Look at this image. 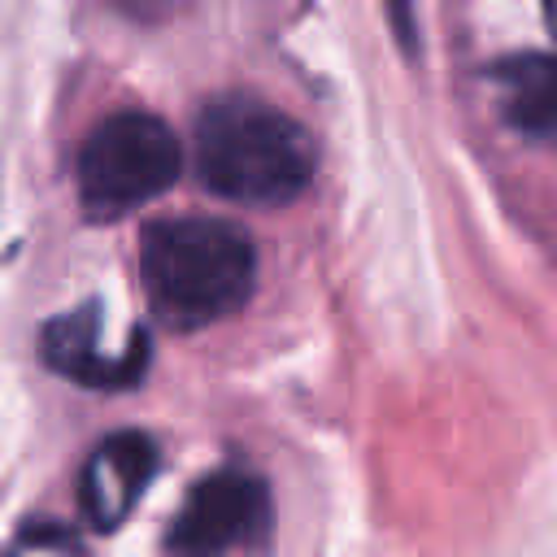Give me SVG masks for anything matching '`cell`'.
I'll use <instances>...</instances> for the list:
<instances>
[{
  "mask_svg": "<svg viewBox=\"0 0 557 557\" xmlns=\"http://www.w3.org/2000/svg\"><path fill=\"white\" fill-rule=\"evenodd\" d=\"M183 148L174 131L139 109L109 113L78 152V200L87 218H122L174 187Z\"/></svg>",
  "mask_w": 557,
  "mask_h": 557,
  "instance_id": "3957f363",
  "label": "cell"
},
{
  "mask_svg": "<svg viewBox=\"0 0 557 557\" xmlns=\"http://www.w3.org/2000/svg\"><path fill=\"white\" fill-rule=\"evenodd\" d=\"M196 170L231 205H287L313 178V144L296 117L261 96H213L196 117Z\"/></svg>",
  "mask_w": 557,
  "mask_h": 557,
  "instance_id": "6da1fadb",
  "label": "cell"
},
{
  "mask_svg": "<svg viewBox=\"0 0 557 557\" xmlns=\"http://www.w3.org/2000/svg\"><path fill=\"white\" fill-rule=\"evenodd\" d=\"M157 470V444L144 431H117L87 453L78 474V500L96 531H113L126 522L135 500L144 496Z\"/></svg>",
  "mask_w": 557,
  "mask_h": 557,
  "instance_id": "5b68a950",
  "label": "cell"
},
{
  "mask_svg": "<svg viewBox=\"0 0 557 557\" xmlns=\"http://www.w3.org/2000/svg\"><path fill=\"white\" fill-rule=\"evenodd\" d=\"M144 292L165 326L191 331L252 296L257 248L226 218H161L139 244Z\"/></svg>",
  "mask_w": 557,
  "mask_h": 557,
  "instance_id": "7a4b0ae2",
  "label": "cell"
},
{
  "mask_svg": "<svg viewBox=\"0 0 557 557\" xmlns=\"http://www.w3.org/2000/svg\"><path fill=\"white\" fill-rule=\"evenodd\" d=\"M548 22H553V30H557V9H553V13H548Z\"/></svg>",
  "mask_w": 557,
  "mask_h": 557,
  "instance_id": "52a82bcc",
  "label": "cell"
},
{
  "mask_svg": "<svg viewBox=\"0 0 557 557\" xmlns=\"http://www.w3.org/2000/svg\"><path fill=\"white\" fill-rule=\"evenodd\" d=\"M270 522V496L257 474L218 470L205 474L170 527V548L178 557H218L226 548L252 544Z\"/></svg>",
  "mask_w": 557,
  "mask_h": 557,
  "instance_id": "277c9868",
  "label": "cell"
},
{
  "mask_svg": "<svg viewBox=\"0 0 557 557\" xmlns=\"http://www.w3.org/2000/svg\"><path fill=\"white\" fill-rule=\"evenodd\" d=\"M44 361L65 374V379H78L87 387H126L144 361H148V339H139L135 348L126 352H104L100 348V318L96 309H74L57 322L44 326Z\"/></svg>",
  "mask_w": 557,
  "mask_h": 557,
  "instance_id": "8992f818",
  "label": "cell"
}]
</instances>
